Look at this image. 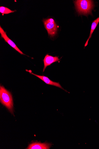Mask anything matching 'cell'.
<instances>
[{"instance_id": "obj_4", "label": "cell", "mask_w": 99, "mask_h": 149, "mask_svg": "<svg viewBox=\"0 0 99 149\" xmlns=\"http://www.w3.org/2000/svg\"><path fill=\"white\" fill-rule=\"evenodd\" d=\"M0 33L1 35V37L3 38L5 41L7 42L12 47L15 49L21 55H25L17 47V46L12 40L7 36L6 32H5L2 28L1 26H0Z\"/></svg>"}, {"instance_id": "obj_6", "label": "cell", "mask_w": 99, "mask_h": 149, "mask_svg": "<svg viewBox=\"0 0 99 149\" xmlns=\"http://www.w3.org/2000/svg\"><path fill=\"white\" fill-rule=\"evenodd\" d=\"M52 144L48 143L34 142L30 144L27 149H50Z\"/></svg>"}, {"instance_id": "obj_7", "label": "cell", "mask_w": 99, "mask_h": 149, "mask_svg": "<svg viewBox=\"0 0 99 149\" xmlns=\"http://www.w3.org/2000/svg\"><path fill=\"white\" fill-rule=\"evenodd\" d=\"M43 61L44 63L43 72H44L48 66L50 65L54 62L59 61L60 59L58 56L53 57L47 54Z\"/></svg>"}, {"instance_id": "obj_8", "label": "cell", "mask_w": 99, "mask_h": 149, "mask_svg": "<svg viewBox=\"0 0 99 149\" xmlns=\"http://www.w3.org/2000/svg\"><path fill=\"white\" fill-rule=\"evenodd\" d=\"M99 23V17H98L96 19L94 20L93 22L91 24V30L90 36L89 37L87 40V41L85 45H84V47H86L88 44V43L89 39L91 37L92 35L94 32V31L96 28L98 24Z\"/></svg>"}, {"instance_id": "obj_1", "label": "cell", "mask_w": 99, "mask_h": 149, "mask_svg": "<svg viewBox=\"0 0 99 149\" xmlns=\"http://www.w3.org/2000/svg\"><path fill=\"white\" fill-rule=\"evenodd\" d=\"M77 12L80 15L88 16L92 15L94 8L93 1L91 0H78L74 2Z\"/></svg>"}, {"instance_id": "obj_9", "label": "cell", "mask_w": 99, "mask_h": 149, "mask_svg": "<svg viewBox=\"0 0 99 149\" xmlns=\"http://www.w3.org/2000/svg\"><path fill=\"white\" fill-rule=\"evenodd\" d=\"M15 11H13L10 10L8 8L3 6L0 7V12L4 14H8L9 13H13Z\"/></svg>"}, {"instance_id": "obj_3", "label": "cell", "mask_w": 99, "mask_h": 149, "mask_svg": "<svg viewBox=\"0 0 99 149\" xmlns=\"http://www.w3.org/2000/svg\"><path fill=\"white\" fill-rule=\"evenodd\" d=\"M43 22L49 36L53 37L57 34L58 27L53 19H45L43 20Z\"/></svg>"}, {"instance_id": "obj_2", "label": "cell", "mask_w": 99, "mask_h": 149, "mask_svg": "<svg viewBox=\"0 0 99 149\" xmlns=\"http://www.w3.org/2000/svg\"><path fill=\"white\" fill-rule=\"evenodd\" d=\"M0 101L1 103L13 114V102L12 94L3 86L0 87Z\"/></svg>"}, {"instance_id": "obj_5", "label": "cell", "mask_w": 99, "mask_h": 149, "mask_svg": "<svg viewBox=\"0 0 99 149\" xmlns=\"http://www.w3.org/2000/svg\"><path fill=\"white\" fill-rule=\"evenodd\" d=\"M28 71L30 73L34 75H35V76H36L37 77L39 78L41 80H42V81H44V82L46 84L57 87L60 88L62 89L65 90L62 87V86H61V85L59 83H57L53 82V81H52L48 77H46L44 76H40L35 74L33 73H32L31 72V71L30 70Z\"/></svg>"}]
</instances>
